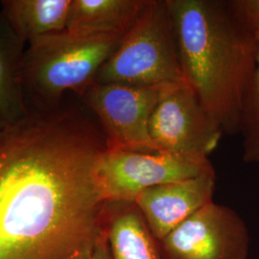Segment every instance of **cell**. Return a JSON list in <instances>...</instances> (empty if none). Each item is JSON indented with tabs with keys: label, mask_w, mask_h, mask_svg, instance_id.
I'll list each match as a JSON object with an SVG mask.
<instances>
[{
	"label": "cell",
	"mask_w": 259,
	"mask_h": 259,
	"mask_svg": "<svg viewBox=\"0 0 259 259\" xmlns=\"http://www.w3.org/2000/svg\"><path fill=\"white\" fill-rule=\"evenodd\" d=\"M98 123L61 101H28L0 124V259H89L104 231Z\"/></svg>",
	"instance_id": "6da1fadb"
},
{
	"label": "cell",
	"mask_w": 259,
	"mask_h": 259,
	"mask_svg": "<svg viewBox=\"0 0 259 259\" xmlns=\"http://www.w3.org/2000/svg\"><path fill=\"white\" fill-rule=\"evenodd\" d=\"M185 83L224 135L240 134L258 34L236 0H165Z\"/></svg>",
	"instance_id": "7a4b0ae2"
},
{
	"label": "cell",
	"mask_w": 259,
	"mask_h": 259,
	"mask_svg": "<svg viewBox=\"0 0 259 259\" xmlns=\"http://www.w3.org/2000/svg\"><path fill=\"white\" fill-rule=\"evenodd\" d=\"M124 35L65 29L29 42L21 65L28 101L46 106L61 102L69 92L79 96L95 82Z\"/></svg>",
	"instance_id": "3957f363"
},
{
	"label": "cell",
	"mask_w": 259,
	"mask_h": 259,
	"mask_svg": "<svg viewBox=\"0 0 259 259\" xmlns=\"http://www.w3.org/2000/svg\"><path fill=\"white\" fill-rule=\"evenodd\" d=\"M95 82L139 85L185 83L165 0H148L100 68Z\"/></svg>",
	"instance_id": "277c9868"
},
{
	"label": "cell",
	"mask_w": 259,
	"mask_h": 259,
	"mask_svg": "<svg viewBox=\"0 0 259 259\" xmlns=\"http://www.w3.org/2000/svg\"><path fill=\"white\" fill-rule=\"evenodd\" d=\"M177 84L94 82L78 97L96 116L107 151L156 153L149 134L150 119L158 103Z\"/></svg>",
	"instance_id": "5b68a950"
},
{
	"label": "cell",
	"mask_w": 259,
	"mask_h": 259,
	"mask_svg": "<svg viewBox=\"0 0 259 259\" xmlns=\"http://www.w3.org/2000/svg\"><path fill=\"white\" fill-rule=\"evenodd\" d=\"M212 168L208 157L105 150L98 158L96 178L106 202H135L145 189L199 176Z\"/></svg>",
	"instance_id": "8992f818"
},
{
	"label": "cell",
	"mask_w": 259,
	"mask_h": 259,
	"mask_svg": "<svg viewBox=\"0 0 259 259\" xmlns=\"http://www.w3.org/2000/svg\"><path fill=\"white\" fill-rule=\"evenodd\" d=\"M250 241L240 215L211 202L158 242L164 259H249Z\"/></svg>",
	"instance_id": "52a82bcc"
},
{
	"label": "cell",
	"mask_w": 259,
	"mask_h": 259,
	"mask_svg": "<svg viewBox=\"0 0 259 259\" xmlns=\"http://www.w3.org/2000/svg\"><path fill=\"white\" fill-rule=\"evenodd\" d=\"M149 134L157 152L208 157L224 136L187 83H179L158 103Z\"/></svg>",
	"instance_id": "ba28073f"
},
{
	"label": "cell",
	"mask_w": 259,
	"mask_h": 259,
	"mask_svg": "<svg viewBox=\"0 0 259 259\" xmlns=\"http://www.w3.org/2000/svg\"><path fill=\"white\" fill-rule=\"evenodd\" d=\"M216 187L214 168L199 176L145 189L135 203L157 240L213 202Z\"/></svg>",
	"instance_id": "9c48e42d"
},
{
	"label": "cell",
	"mask_w": 259,
	"mask_h": 259,
	"mask_svg": "<svg viewBox=\"0 0 259 259\" xmlns=\"http://www.w3.org/2000/svg\"><path fill=\"white\" fill-rule=\"evenodd\" d=\"M103 220L112 259H164L135 202H106Z\"/></svg>",
	"instance_id": "30bf717a"
},
{
	"label": "cell",
	"mask_w": 259,
	"mask_h": 259,
	"mask_svg": "<svg viewBox=\"0 0 259 259\" xmlns=\"http://www.w3.org/2000/svg\"><path fill=\"white\" fill-rule=\"evenodd\" d=\"M1 5L3 18L29 44L66 29L71 0H4Z\"/></svg>",
	"instance_id": "8fae6325"
},
{
	"label": "cell",
	"mask_w": 259,
	"mask_h": 259,
	"mask_svg": "<svg viewBox=\"0 0 259 259\" xmlns=\"http://www.w3.org/2000/svg\"><path fill=\"white\" fill-rule=\"evenodd\" d=\"M148 0H71L66 29L126 34Z\"/></svg>",
	"instance_id": "7c38bea8"
},
{
	"label": "cell",
	"mask_w": 259,
	"mask_h": 259,
	"mask_svg": "<svg viewBox=\"0 0 259 259\" xmlns=\"http://www.w3.org/2000/svg\"><path fill=\"white\" fill-rule=\"evenodd\" d=\"M25 41L0 14V124L20 116L28 107L21 81Z\"/></svg>",
	"instance_id": "4fadbf2b"
},
{
	"label": "cell",
	"mask_w": 259,
	"mask_h": 259,
	"mask_svg": "<svg viewBox=\"0 0 259 259\" xmlns=\"http://www.w3.org/2000/svg\"><path fill=\"white\" fill-rule=\"evenodd\" d=\"M240 135L243 160L247 163L259 162V33L256 67L245 95Z\"/></svg>",
	"instance_id": "5bb4252c"
},
{
	"label": "cell",
	"mask_w": 259,
	"mask_h": 259,
	"mask_svg": "<svg viewBox=\"0 0 259 259\" xmlns=\"http://www.w3.org/2000/svg\"><path fill=\"white\" fill-rule=\"evenodd\" d=\"M237 5L250 26L259 33V0H236Z\"/></svg>",
	"instance_id": "9a60e30c"
},
{
	"label": "cell",
	"mask_w": 259,
	"mask_h": 259,
	"mask_svg": "<svg viewBox=\"0 0 259 259\" xmlns=\"http://www.w3.org/2000/svg\"><path fill=\"white\" fill-rule=\"evenodd\" d=\"M89 259H112L107 235L104 231L95 249L93 250L92 256Z\"/></svg>",
	"instance_id": "2e32d148"
}]
</instances>
